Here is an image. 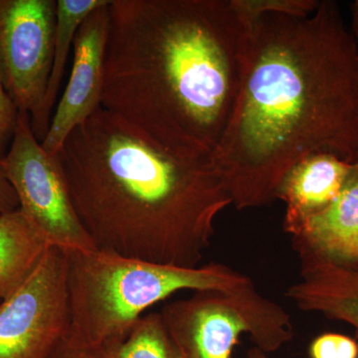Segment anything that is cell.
I'll return each instance as SVG.
<instances>
[{"label":"cell","mask_w":358,"mask_h":358,"mask_svg":"<svg viewBox=\"0 0 358 358\" xmlns=\"http://www.w3.org/2000/svg\"><path fill=\"white\" fill-rule=\"evenodd\" d=\"M69 329L68 252L50 246L30 277L0 301V358H55Z\"/></svg>","instance_id":"obj_7"},{"label":"cell","mask_w":358,"mask_h":358,"mask_svg":"<svg viewBox=\"0 0 358 358\" xmlns=\"http://www.w3.org/2000/svg\"><path fill=\"white\" fill-rule=\"evenodd\" d=\"M160 315L179 358H232L243 334L259 350L275 352L294 336L289 313L256 288L193 292L166 303Z\"/></svg>","instance_id":"obj_5"},{"label":"cell","mask_w":358,"mask_h":358,"mask_svg":"<svg viewBox=\"0 0 358 358\" xmlns=\"http://www.w3.org/2000/svg\"><path fill=\"white\" fill-rule=\"evenodd\" d=\"M55 358H100L93 353L86 352H65L58 353Z\"/></svg>","instance_id":"obj_21"},{"label":"cell","mask_w":358,"mask_h":358,"mask_svg":"<svg viewBox=\"0 0 358 358\" xmlns=\"http://www.w3.org/2000/svg\"><path fill=\"white\" fill-rule=\"evenodd\" d=\"M0 169L17 194L20 210L51 246L96 249L78 217L57 155L45 152L25 113L20 112L10 145L0 157Z\"/></svg>","instance_id":"obj_6"},{"label":"cell","mask_w":358,"mask_h":358,"mask_svg":"<svg viewBox=\"0 0 358 358\" xmlns=\"http://www.w3.org/2000/svg\"><path fill=\"white\" fill-rule=\"evenodd\" d=\"M20 110L6 93L0 80V157L4 155L7 143L13 141Z\"/></svg>","instance_id":"obj_18"},{"label":"cell","mask_w":358,"mask_h":358,"mask_svg":"<svg viewBox=\"0 0 358 358\" xmlns=\"http://www.w3.org/2000/svg\"><path fill=\"white\" fill-rule=\"evenodd\" d=\"M50 246L20 208L0 216V301L30 277Z\"/></svg>","instance_id":"obj_13"},{"label":"cell","mask_w":358,"mask_h":358,"mask_svg":"<svg viewBox=\"0 0 358 358\" xmlns=\"http://www.w3.org/2000/svg\"><path fill=\"white\" fill-rule=\"evenodd\" d=\"M358 162V41L338 2L250 23L234 112L213 164L239 210L277 200L299 160Z\"/></svg>","instance_id":"obj_1"},{"label":"cell","mask_w":358,"mask_h":358,"mask_svg":"<svg viewBox=\"0 0 358 358\" xmlns=\"http://www.w3.org/2000/svg\"><path fill=\"white\" fill-rule=\"evenodd\" d=\"M67 252L70 329L58 353L100 357L127 338L148 308L178 292L238 294L256 288L248 275L220 263L182 268L103 250Z\"/></svg>","instance_id":"obj_4"},{"label":"cell","mask_w":358,"mask_h":358,"mask_svg":"<svg viewBox=\"0 0 358 358\" xmlns=\"http://www.w3.org/2000/svg\"><path fill=\"white\" fill-rule=\"evenodd\" d=\"M56 20L57 0H0V80L30 117L48 86Z\"/></svg>","instance_id":"obj_8"},{"label":"cell","mask_w":358,"mask_h":358,"mask_svg":"<svg viewBox=\"0 0 358 358\" xmlns=\"http://www.w3.org/2000/svg\"><path fill=\"white\" fill-rule=\"evenodd\" d=\"M320 0H231L236 13L248 26L259 16L285 13L308 16L320 6Z\"/></svg>","instance_id":"obj_16"},{"label":"cell","mask_w":358,"mask_h":358,"mask_svg":"<svg viewBox=\"0 0 358 358\" xmlns=\"http://www.w3.org/2000/svg\"><path fill=\"white\" fill-rule=\"evenodd\" d=\"M310 358H358L357 339L345 334L327 333L313 339Z\"/></svg>","instance_id":"obj_17"},{"label":"cell","mask_w":358,"mask_h":358,"mask_svg":"<svg viewBox=\"0 0 358 358\" xmlns=\"http://www.w3.org/2000/svg\"><path fill=\"white\" fill-rule=\"evenodd\" d=\"M71 199L98 250L196 268L232 205L213 159L176 152L96 110L57 155Z\"/></svg>","instance_id":"obj_3"},{"label":"cell","mask_w":358,"mask_h":358,"mask_svg":"<svg viewBox=\"0 0 358 358\" xmlns=\"http://www.w3.org/2000/svg\"><path fill=\"white\" fill-rule=\"evenodd\" d=\"M100 358H179L160 313H145L127 338L108 346Z\"/></svg>","instance_id":"obj_15"},{"label":"cell","mask_w":358,"mask_h":358,"mask_svg":"<svg viewBox=\"0 0 358 358\" xmlns=\"http://www.w3.org/2000/svg\"><path fill=\"white\" fill-rule=\"evenodd\" d=\"M102 107L213 159L234 112L248 26L231 0H110Z\"/></svg>","instance_id":"obj_2"},{"label":"cell","mask_w":358,"mask_h":358,"mask_svg":"<svg viewBox=\"0 0 358 358\" xmlns=\"http://www.w3.org/2000/svg\"><path fill=\"white\" fill-rule=\"evenodd\" d=\"M109 4L90 14L75 37L69 81L41 143L48 155H57L72 131L102 107Z\"/></svg>","instance_id":"obj_9"},{"label":"cell","mask_w":358,"mask_h":358,"mask_svg":"<svg viewBox=\"0 0 358 358\" xmlns=\"http://www.w3.org/2000/svg\"><path fill=\"white\" fill-rule=\"evenodd\" d=\"M20 208V200L13 186L0 169V216Z\"/></svg>","instance_id":"obj_19"},{"label":"cell","mask_w":358,"mask_h":358,"mask_svg":"<svg viewBox=\"0 0 358 358\" xmlns=\"http://www.w3.org/2000/svg\"><path fill=\"white\" fill-rule=\"evenodd\" d=\"M109 2L110 0H57V20L50 78L41 105L30 117L33 134L40 143L43 141L48 131L52 110L55 108L59 90L64 77L66 63L77 32L90 14Z\"/></svg>","instance_id":"obj_14"},{"label":"cell","mask_w":358,"mask_h":358,"mask_svg":"<svg viewBox=\"0 0 358 358\" xmlns=\"http://www.w3.org/2000/svg\"><path fill=\"white\" fill-rule=\"evenodd\" d=\"M352 166L329 152H315L291 167L277 192V200L286 205L284 229L291 237L308 219L333 203Z\"/></svg>","instance_id":"obj_10"},{"label":"cell","mask_w":358,"mask_h":358,"mask_svg":"<svg viewBox=\"0 0 358 358\" xmlns=\"http://www.w3.org/2000/svg\"><path fill=\"white\" fill-rule=\"evenodd\" d=\"M292 238L296 250L341 267L358 268V162L333 203L308 219Z\"/></svg>","instance_id":"obj_12"},{"label":"cell","mask_w":358,"mask_h":358,"mask_svg":"<svg viewBox=\"0 0 358 358\" xmlns=\"http://www.w3.org/2000/svg\"><path fill=\"white\" fill-rule=\"evenodd\" d=\"M296 252L301 275L286 296L303 312L350 324L358 343V268L341 267L305 250Z\"/></svg>","instance_id":"obj_11"},{"label":"cell","mask_w":358,"mask_h":358,"mask_svg":"<svg viewBox=\"0 0 358 358\" xmlns=\"http://www.w3.org/2000/svg\"><path fill=\"white\" fill-rule=\"evenodd\" d=\"M350 14H352V26L350 30L358 41V0H355L350 4Z\"/></svg>","instance_id":"obj_20"},{"label":"cell","mask_w":358,"mask_h":358,"mask_svg":"<svg viewBox=\"0 0 358 358\" xmlns=\"http://www.w3.org/2000/svg\"><path fill=\"white\" fill-rule=\"evenodd\" d=\"M247 358H272L268 357V353L264 352L263 350H259L258 348L254 346L247 353Z\"/></svg>","instance_id":"obj_22"}]
</instances>
